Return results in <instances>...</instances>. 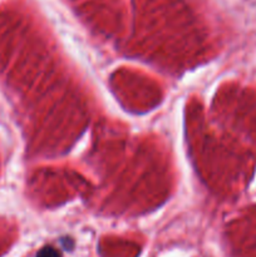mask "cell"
<instances>
[{
    "mask_svg": "<svg viewBox=\"0 0 256 257\" xmlns=\"http://www.w3.org/2000/svg\"><path fill=\"white\" fill-rule=\"evenodd\" d=\"M37 257H60V255L57 252V251L53 250L52 247H47L44 248V250L40 251Z\"/></svg>",
    "mask_w": 256,
    "mask_h": 257,
    "instance_id": "obj_1",
    "label": "cell"
}]
</instances>
